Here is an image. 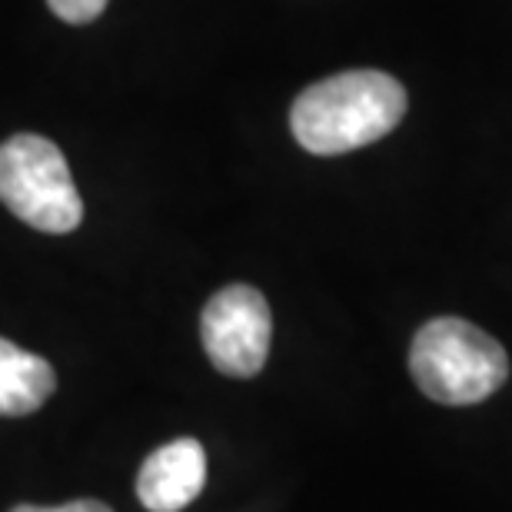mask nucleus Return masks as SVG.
Returning a JSON list of instances; mask_svg holds the SVG:
<instances>
[{
    "mask_svg": "<svg viewBox=\"0 0 512 512\" xmlns=\"http://www.w3.org/2000/svg\"><path fill=\"white\" fill-rule=\"evenodd\" d=\"M406 117V90L383 70H346L293 100L290 130L303 150L340 157L383 140Z\"/></svg>",
    "mask_w": 512,
    "mask_h": 512,
    "instance_id": "nucleus-1",
    "label": "nucleus"
},
{
    "mask_svg": "<svg viewBox=\"0 0 512 512\" xmlns=\"http://www.w3.org/2000/svg\"><path fill=\"white\" fill-rule=\"evenodd\" d=\"M409 373L433 403L473 406L509 380V356L499 340L469 320L439 316L413 336Z\"/></svg>",
    "mask_w": 512,
    "mask_h": 512,
    "instance_id": "nucleus-2",
    "label": "nucleus"
},
{
    "mask_svg": "<svg viewBox=\"0 0 512 512\" xmlns=\"http://www.w3.org/2000/svg\"><path fill=\"white\" fill-rule=\"evenodd\" d=\"M0 200L40 233H70L84 223V200L64 150L37 133H17L0 143Z\"/></svg>",
    "mask_w": 512,
    "mask_h": 512,
    "instance_id": "nucleus-3",
    "label": "nucleus"
},
{
    "mask_svg": "<svg viewBox=\"0 0 512 512\" xmlns=\"http://www.w3.org/2000/svg\"><path fill=\"white\" fill-rule=\"evenodd\" d=\"M200 336L210 363L223 376L250 380L263 370L273 340L270 303L247 283L223 286L210 296L200 316Z\"/></svg>",
    "mask_w": 512,
    "mask_h": 512,
    "instance_id": "nucleus-4",
    "label": "nucleus"
},
{
    "mask_svg": "<svg viewBox=\"0 0 512 512\" xmlns=\"http://www.w3.org/2000/svg\"><path fill=\"white\" fill-rule=\"evenodd\" d=\"M207 483V453L197 439H173L153 449L140 466L137 496L150 512H177L190 506Z\"/></svg>",
    "mask_w": 512,
    "mask_h": 512,
    "instance_id": "nucleus-5",
    "label": "nucleus"
},
{
    "mask_svg": "<svg viewBox=\"0 0 512 512\" xmlns=\"http://www.w3.org/2000/svg\"><path fill=\"white\" fill-rule=\"evenodd\" d=\"M57 373L44 356L0 336V416H30L54 396Z\"/></svg>",
    "mask_w": 512,
    "mask_h": 512,
    "instance_id": "nucleus-6",
    "label": "nucleus"
},
{
    "mask_svg": "<svg viewBox=\"0 0 512 512\" xmlns=\"http://www.w3.org/2000/svg\"><path fill=\"white\" fill-rule=\"evenodd\" d=\"M110 0H47V7L64 20V24H90L107 10Z\"/></svg>",
    "mask_w": 512,
    "mask_h": 512,
    "instance_id": "nucleus-7",
    "label": "nucleus"
},
{
    "mask_svg": "<svg viewBox=\"0 0 512 512\" xmlns=\"http://www.w3.org/2000/svg\"><path fill=\"white\" fill-rule=\"evenodd\" d=\"M10 512H114V509L97 503V499H77V503H64V506H14Z\"/></svg>",
    "mask_w": 512,
    "mask_h": 512,
    "instance_id": "nucleus-8",
    "label": "nucleus"
}]
</instances>
